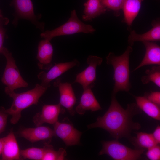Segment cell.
I'll use <instances>...</instances> for the list:
<instances>
[{
    "instance_id": "cell-32",
    "label": "cell",
    "mask_w": 160,
    "mask_h": 160,
    "mask_svg": "<svg viewBox=\"0 0 160 160\" xmlns=\"http://www.w3.org/2000/svg\"><path fill=\"white\" fill-rule=\"evenodd\" d=\"M4 137L0 138V156L1 154L4 144Z\"/></svg>"
},
{
    "instance_id": "cell-17",
    "label": "cell",
    "mask_w": 160,
    "mask_h": 160,
    "mask_svg": "<svg viewBox=\"0 0 160 160\" xmlns=\"http://www.w3.org/2000/svg\"><path fill=\"white\" fill-rule=\"evenodd\" d=\"M20 151L12 130L4 137L2 155L3 160H20Z\"/></svg>"
},
{
    "instance_id": "cell-19",
    "label": "cell",
    "mask_w": 160,
    "mask_h": 160,
    "mask_svg": "<svg viewBox=\"0 0 160 160\" xmlns=\"http://www.w3.org/2000/svg\"><path fill=\"white\" fill-rule=\"evenodd\" d=\"M84 6L82 19L85 21L91 20L105 13L107 10L100 0H87Z\"/></svg>"
},
{
    "instance_id": "cell-5",
    "label": "cell",
    "mask_w": 160,
    "mask_h": 160,
    "mask_svg": "<svg viewBox=\"0 0 160 160\" xmlns=\"http://www.w3.org/2000/svg\"><path fill=\"white\" fill-rule=\"evenodd\" d=\"M95 29L91 25L83 23L78 18L75 10L71 12V17L63 24L51 30H47L40 34L41 38L50 41L53 38L60 36L79 33H92Z\"/></svg>"
},
{
    "instance_id": "cell-11",
    "label": "cell",
    "mask_w": 160,
    "mask_h": 160,
    "mask_svg": "<svg viewBox=\"0 0 160 160\" xmlns=\"http://www.w3.org/2000/svg\"><path fill=\"white\" fill-rule=\"evenodd\" d=\"M54 86L59 89L60 94V103L73 116L75 113L73 109L76 103V98L72 84L67 82H63L60 78L57 79L53 83Z\"/></svg>"
},
{
    "instance_id": "cell-20",
    "label": "cell",
    "mask_w": 160,
    "mask_h": 160,
    "mask_svg": "<svg viewBox=\"0 0 160 160\" xmlns=\"http://www.w3.org/2000/svg\"><path fill=\"white\" fill-rule=\"evenodd\" d=\"M131 94L135 98L137 105L141 111L153 119L160 120V106L150 101L144 95L136 96Z\"/></svg>"
},
{
    "instance_id": "cell-8",
    "label": "cell",
    "mask_w": 160,
    "mask_h": 160,
    "mask_svg": "<svg viewBox=\"0 0 160 160\" xmlns=\"http://www.w3.org/2000/svg\"><path fill=\"white\" fill-rule=\"evenodd\" d=\"M102 62L103 59L101 57L96 56H89L87 60V63L88 66L77 75L74 82L80 84L83 89L88 88L92 89L95 84L97 67L100 65Z\"/></svg>"
},
{
    "instance_id": "cell-2",
    "label": "cell",
    "mask_w": 160,
    "mask_h": 160,
    "mask_svg": "<svg viewBox=\"0 0 160 160\" xmlns=\"http://www.w3.org/2000/svg\"><path fill=\"white\" fill-rule=\"evenodd\" d=\"M132 51V46L129 45L121 55L116 56L114 53L110 52L106 57V64L112 65L114 70V84L112 94L116 95L120 91L128 92L131 88L129 57Z\"/></svg>"
},
{
    "instance_id": "cell-33",
    "label": "cell",
    "mask_w": 160,
    "mask_h": 160,
    "mask_svg": "<svg viewBox=\"0 0 160 160\" xmlns=\"http://www.w3.org/2000/svg\"><path fill=\"white\" fill-rule=\"evenodd\" d=\"M4 17L3 16L1 11L0 9V20L3 18Z\"/></svg>"
},
{
    "instance_id": "cell-1",
    "label": "cell",
    "mask_w": 160,
    "mask_h": 160,
    "mask_svg": "<svg viewBox=\"0 0 160 160\" xmlns=\"http://www.w3.org/2000/svg\"><path fill=\"white\" fill-rule=\"evenodd\" d=\"M116 95L112 94L110 105L105 114L99 116L95 122L87 125V127L89 129H103L117 140L126 137L131 140L132 131L141 127L139 123L133 121V117L141 113L142 111L135 103L128 104L127 108L124 109L117 101Z\"/></svg>"
},
{
    "instance_id": "cell-24",
    "label": "cell",
    "mask_w": 160,
    "mask_h": 160,
    "mask_svg": "<svg viewBox=\"0 0 160 160\" xmlns=\"http://www.w3.org/2000/svg\"><path fill=\"white\" fill-rule=\"evenodd\" d=\"M44 147L45 151L42 160H63L65 159L67 154L65 149L60 148L58 151H56L51 145L47 143Z\"/></svg>"
},
{
    "instance_id": "cell-7",
    "label": "cell",
    "mask_w": 160,
    "mask_h": 160,
    "mask_svg": "<svg viewBox=\"0 0 160 160\" xmlns=\"http://www.w3.org/2000/svg\"><path fill=\"white\" fill-rule=\"evenodd\" d=\"M10 4L15 9L14 18L12 22L15 26L17 25L19 20L25 19L30 21L37 28L44 32L45 23L39 21L41 15L35 14L31 0H13Z\"/></svg>"
},
{
    "instance_id": "cell-6",
    "label": "cell",
    "mask_w": 160,
    "mask_h": 160,
    "mask_svg": "<svg viewBox=\"0 0 160 160\" xmlns=\"http://www.w3.org/2000/svg\"><path fill=\"white\" fill-rule=\"evenodd\" d=\"M117 140L103 141L99 155L106 154L115 160H136L141 158L145 149H132Z\"/></svg>"
},
{
    "instance_id": "cell-3",
    "label": "cell",
    "mask_w": 160,
    "mask_h": 160,
    "mask_svg": "<svg viewBox=\"0 0 160 160\" xmlns=\"http://www.w3.org/2000/svg\"><path fill=\"white\" fill-rule=\"evenodd\" d=\"M47 88L37 84L32 89L18 93L14 92L9 96L13 101L11 107L5 109V112L12 116L10 122L12 124L17 123L21 117V113L24 109L33 105H37L40 97Z\"/></svg>"
},
{
    "instance_id": "cell-27",
    "label": "cell",
    "mask_w": 160,
    "mask_h": 160,
    "mask_svg": "<svg viewBox=\"0 0 160 160\" xmlns=\"http://www.w3.org/2000/svg\"><path fill=\"white\" fill-rule=\"evenodd\" d=\"M147 157L151 160H159L160 159V147L156 145L148 149L146 153Z\"/></svg>"
},
{
    "instance_id": "cell-18",
    "label": "cell",
    "mask_w": 160,
    "mask_h": 160,
    "mask_svg": "<svg viewBox=\"0 0 160 160\" xmlns=\"http://www.w3.org/2000/svg\"><path fill=\"white\" fill-rule=\"evenodd\" d=\"M143 43L146 49L145 55L139 64L134 69L132 72L147 65H160V46L151 41H145Z\"/></svg>"
},
{
    "instance_id": "cell-12",
    "label": "cell",
    "mask_w": 160,
    "mask_h": 160,
    "mask_svg": "<svg viewBox=\"0 0 160 160\" xmlns=\"http://www.w3.org/2000/svg\"><path fill=\"white\" fill-rule=\"evenodd\" d=\"M60 103L55 105H45L41 112L36 113L34 116L33 121L37 126L47 123L54 124L58 121L60 113L64 112V109Z\"/></svg>"
},
{
    "instance_id": "cell-22",
    "label": "cell",
    "mask_w": 160,
    "mask_h": 160,
    "mask_svg": "<svg viewBox=\"0 0 160 160\" xmlns=\"http://www.w3.org/2000/svg\"><path fill=\"white\" fill-rule=\"evenodd\" d=\"M136 134L137 137H132L131 141L133 145L139 148L148 149L158 145L152 134L143 132Z\"/></svg>"
},
{
    "instance_id": "cell-31",
    "label": "cell",
    "mask_w": 160,
    "mask_h": 160,
    "mask_svg": "<svg viewBox=\"0 0 160 160\" xmlns=\"http://www.w3.org/2000/svg\"><path fill=\"white\" fill-rule=\"evenodd\" d=\"M152 136L157 144L160 143V126L158 125L153 133L152 134Z\"/></svg>"
},
{
    "instance_id": "cell-15",
    "label": "cell",
    "mask_w": 160,
    "mask_h": 160,
    "mask_svg": "<svg viewBox=\"0 0 160 160\" xmlns=\"http://www.w3.org/2000/svg\"><path fill=\"white\" fill-rule=\"evenodd\" d=\"M152 25V28L147 32L142 34L137 33L132 30L128 37V43L132 46L135 42L159 41L160 40V22L159 20H153Z\"/></svg>"
},
{
    "instance_id": "cell-25",
    "label": "cell",
    "mask_w": 160,
    "mask_h": 160,
    "mask_svg": "<svg viewBox=\"0 0 160 160\" xmlns=\"http://www.w3.org/2000/svg\"><path fill=\"white\" fill-rule=\"evenodd\" d=\"M45 148L31 147L20 151V156L23 158L34 160H42Z\"/></svg>"
},
{
    "instance_id": "cell-26",
    "label": "cell",
    "mask_w": 160,
    "mask_h": 160,
    "mask_svg": "<svg viewBox=\"0 0 160 160\" xmlns=\"http://www.w3.org/2000/svg\"><path fill=\"white\" fill-rule=\"evenodd\" d=\"M103 5L107 9H111L117 13L121 9L124 0H100Z\"/></svg>"
},
{
    "instance_id": "cell-13",
    "label": "cell",
    "mask_w": 160,
    "mask_h": 160,
    "mask_svg": "<svg viewBox=\"0 0 160 160\" xmlns=\"http://www.w3.org/2000/svg\"><path fill=\"white\" fill-rule=\"evenodd\" d=\"M19 134L21 137L31 143L49 139L56 136L54 130L48 127L41 125L25 128Z\"/></svg>"
},
{
    "instance_id": "cell-30",
    "label": "cell",
    "mask_w": 160,
    "mask_h": 160,
    "mask_svg": "<svg viewBox=\"0 0 160 160\" xmlns=\"http://www.w3.org/2000/svg\"><path fill=\"white\" fill-rule=\"evenodd\" d=\"M144 96L152 102L160 106V92L159 91L146 92Z\"/></svg>"
},
{
    "instance_id": "cell-4",
    "label": "cell",
    "mask_w": 160,
    "mask_h": 160,
    "mask_svg": "<svg viewBox=\"0 0 160 160\" xmlns=\"http://www.w3.org/2000/svg\"><path fill=\"white\" fill-rule=\"evenodd\" d=\"M1 53L4 56L6 60L1 81L6 86L5 88V93L9 96L14 92L15 90L27 87L28 84L21 76L11 53L6 47H3Z\"/></svg>"
},
{
    "instance_id": "cell-29",
    "label": "cell",
    "mask_w": 160,
    "mask_h": 160,
    "mask_svg": "<svg viewBox=\"0 0 160 160\" xmlns=\"http://www.w3.org/2000/svg\"><path fill=\"white\" fill-rule=\"evenodd\" d=\"M5 110V109L4 107H0V134L5 130L9 115Z\"/></svg>"
},
{
    "instance_id": "cell-23",
    "label": "cell",
    "mask_w": 160,
    "mask_h": 160,
    "mask_svg": "<svg viewBox=\"0 0 160 160\" xmlns=\"http://www.w3.org/2000/svg\"><path fill=\"white\" fill-rule=\"evenodd\" d=\"M145 75L141 78V81L144 84L151 81L153 82L159 87H160V66L157 65L152 66L151 68L145 71Z\"/></svg>"
},
{
    "instance_id": "cell-28",
    "label": "cell",
    "mask_w": 160,
    "mask_h": 160,
    "mask_svg": "<svg viewBox=\"0 0 160 160\" xmlns=\"http://www.w3.org/2000/svg\"><path fill=\"white\" fill-rule=\"evenodd\" d=\"M9 21V19L7 17H4L0 20V53L4 47L3 45L6 33V29L4 26L7 24Z\"/></svg>"
},
{
    "instance_id": "cell-9",
    "label": "cell",
    "mask_w": 160,
    "mask_h": 160,
    "mask_svg": "<svg viewBox=\"0 0 160 160\" xmlns=\"http://www.w3.org/2000/svg\"><path fill=\"white\" fill-rule=\"evenodd\" d=\"M79 62L76 59L68 62L55 63L48 72L42 71L37 75L38 78L41 80V85L47 89L50 87V82L53 80L72 68L80 65Z\"/></svg>"
},
{
    "instance_id": "cell-10",
    "label": "cell",
    "mask_w": 160,
    "mask_h": 160,
    "mask_svg": "<svg viewBox=\"0 0 160 160\" xmlns=\"http://www.w3.org/2000/svg\"><path fill=\"white\" fill-rule=\"evenodd\" d=\"M54 125L55 135L62 139L67 146L79 144L82 133L75 128L72 124L57 121Z\"/></svg>"
},
{
    "instance_id": "cell-14",
    "label": "cell",
    "mask_w": 160,
    "mask_h": 160,
    "mask_svg": "<svg viewBox=\"0 0 160 160\" xmlns=\"http://www.w3.org/2000/svg\"><path fill=\"white\" fill-rule=\"evenodd\" d=\"M53 53V47L50 41L44 39L39 42L36 56L39 69L48 70L52 67Z\"/></svg>"
},
{
    "instance_id": "cell-16",
    "label": "cell",
    "mask_w": 160,
    "mask_h": 160,
    "mask_svg": "<svg viewBox=\"0 0 160 160\" xmlns=\"http://www.w3.org/2000/svg\"><path fill=\"white\" fill-rule=\"evenodd\" d=\"M83 89L79 103L76 108V112L79 114L83 115L87 110L95 111L102 109L92 88H88Z\"/></svg>"
},
{
    "instance_id": "cell-21",
    "label": "cell",
    "mask_w": 160,
    "mask_h": 160,
    "mask_svg": "<svg viewBox=\"0 0 160 160\" xmlns=\"http://www.w3.org/2000/svg\"><path fill=\"white\" fill-rule=\"evenodd\" d=\"M143 0H124L122 8L124 21L130 26L138 15Z\"/></svg>"
}]
</instances>
